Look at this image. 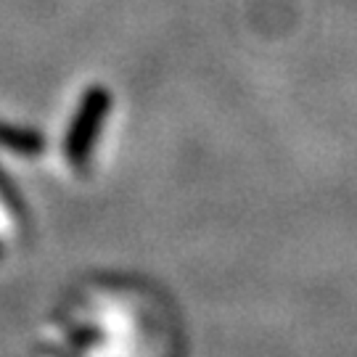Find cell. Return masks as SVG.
<instances>
[{
    "mask_svg": "<svg viewBox=\"0 0 357 357\" xmlns=\"http://www.w3.org/2000/svg\"><path fill=\"white\" fill-rule=\"evenodd\" d=\"M0 143L19 153H40L43 146H45L38 132L22 128H8V125H0Z\"/></svg>",
    "mask_w": 357,
    "mask_h": 357,
    "instance_id": "cell-2",
    "label": "cell"
},
{
    "mask_svg": "<svg viewBox=\"0 0 357 357\" xmlns=\"http://www.w3.org/2000/svg\"><path fill=\"white\" fill-rule=\"evenodd\" d=\"M109 109H112L109 90L90 88L85 93V98L79 103V112L75 114V122L69 128V135H66V156L75 167H82L88 162L96 135H98L103 116L109 114Z\"/></svg>",
    "mask_w": 357,
    "mask_h": 357,
    "instance_id": "cell-1",
    "label": "cell"
}]
</instances>
